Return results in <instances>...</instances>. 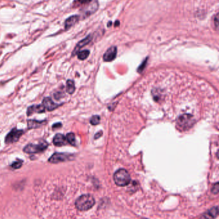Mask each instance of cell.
Returning <instances> with one entry per match:
<instances>
[{
  "mask_svg": "<svg viewBox=\"0 0 219 219\" xmlns=\"http://www.w3.org/2000/svg\"><path fill=\"white\" fill-rule=\"evenodd\" d=\"M95 199L89 194L82 195L75 201V206L80 211H87L95 205Z\"/></svg>",
  "mask_w": 219,
  "mask_h": 219,
  "instance_id": "1",
  "label": "cell"
},
{
  "mask_svg": "<svg viewBox=\"0 0 219 219\" xmlns=\"http://www.w3.org/2000/svg\"><path fill=\"white\" fill-rule=\"evenodd\" d=\"M114 181L119 186H125L131 182V176L125 169H119L114 175Z\"/></svg>",
  "mask_w": 219,
  "mask_h": 219,
  "instance_id": "2",
  "label": "cell"
},
{
  "mask_svg": "<svg viewBox=\"0 0 219 219\" xmlns=\"http://www.w3.org/2000/svg\"><path fill=\"white\" fill-rule=\"evenodd\" d=\"M194 120L192 115L189 114H184L180 116L177 119V125L183 130L188 129L194 125Z\"/></svg>",
  "mask_w": 219,
  "mask_h": 219,
  "instance_id": "3",
  "label": "cell"
},
{
  "mask_svg": "<svg viewBox=\"0 0 219 219\" xmlns=\"http://www.w3.org/2000/svg\"><path fill=\"white\" fill-rule=\"evenodd\" d=\"M48 144L47 142L43 141L41 142L39 144H29L25 146L23 151L28 154H35L42 152L48 148Z\"/></svg>",
  "mask_w": 219,
  "mask_h": 219,
  "instance_id": "4",
  "label": "cell"
},
{
  "mask_svg": "<svg viewBox=\"0 0 219 219\" xmlns=\"http://www.w3.org/2000/svg\"><path fill=\"white\" fill-rule=\"evenodd\" d=\"M73 159V155L66 153H54L49 158L48 161L51 163H59L60 162L70 161Z\"/></svg>",
  "mask_w": 219,
  "mask_h": 219,
  "instance_id": "5",
  "label": "cell"
},
{
  "mask_svg": "<svg viewBox=\"0 0 219 219\" xmlns=\"http://www.w3.org/2000/svg\"><path fill=\"white\" fill-rule=\"evenodd\" d=\"M23 131L17 129L16 128H14V129L11 131L10 133L7 135L5 138V141L6 143H12L14 142H16L19 140V139L23 134Z\"/></svg>",
  "mask_w": 219,
  "mask_h": 219,
  "instance_id": "6",
  "label": "cell"
},
{
  "mask_svg": "<svg viewBox=\"0 0 219 219\" xmlns=\"http://www.w3.org/2000/svg\"><path fill=\"white\" fill-rule=\"evenodd\" d=\"M99 3L97 1H91L87 4V5L82 10L83 16L88 17L90 15L95 13L99 9Z\"/></svg>",
  "mask_w": 219,
  "mask_h": 219,
  "instance_id": "7",
  "label": "cell"
},
{
  "mask_svg": "<svg viewBox=\"0 0 219 219\" xmlns=\"http://www.w3.org/2000/svg\"><path fill=\"white\" fill-rule=\"evenodd\" d=\"M117 55V48L116 46H111L109 48L104 54L103 59L105 62H111L114 60Z\"/></svg>",
  "mask_w": 219,
  "mask_h": 219,
  "instance_id": "8",
  "label": "cell"
},
{
  "mask_svg": "<svg viewBox=\"0 0 219 219\" xmlns=\"http://www.w3.org/2000/svg\"><path fill=\"white\" fill-rule=\"evenodd\" d=\"M93 39V37L91 35H89L87 36L86 38L83 39L82 40H81L80 41H79V42L78 43V44L76 45V46H75L74 50L73 51V55H75L77 54V53L80 51V49L82 48H83L84 46H85L86 45L88 44Z\"/></svg>",
  "mask_w": 219,
  "mask_h": 219,
  "instance_id": "9",
  "label": "cell"
},
{
  "mask_svg": "<svg viewBox=\"0 0 219 219\" xmlns=\"http://www.w3.org/2000/svg\"><path fill=\"white\" fill-rule=\"evenodd\" d=\"M43 105L45 109H47L48 111H51L55 110V109L57 108L60 105L55 104L52 99L50 97L44 98L43 101Z\"/></svg>",
  "mask_w": 219,
  "mask_h": 219,
  "instance_id": "10",
  "label": "cell"
},
{
  "mask_svg": "<svg viewBox=\"0 0 219 219\" xmlns=\"http://www.w3.org/2000/svg\"><path fill=\"white\" fill-rule=\"evenodd\" d=\"M53 143H54V145L57 146H61L66 145L67 144V140L66 136H65L62 134H57L53 139Z\"/></svg>",
  "mask_w": 219,
  "mask_h": 219,
  "instance_id": "11",
  "label": "cell"
},
{
  "mask_svg": "<svg viewBox=\"0 0 219 219\" xmlns=\"http://www.w3.org/2000/svg\"><path fill=\"white\" fill-rule=\"evenodd\" d=\"M80 17L77 15H74V16H71L66 19L65 22V27L66 30H68L70 28L72 27L75 24L77 23Z\"/></svg>",
  "mask_w": 219,
  "mask_h": 219,
  "instance_id": "12",
  "label": "cell"
},
{
  "mask_svg": "<svg viewBox=\"0 0 219 219\" xmlns=\"http://www.w3.org/2000/svg\"><path fill=\"white\" fill-rule=\"evenodd\" d=\"M45 111V108L44 105L41 104V105H32L28 108L27 110V115L30 116L34 112L37 113H42Z\"/></svg>",
  "mask_w": 219,
  "mask_h": 219,
  "instance_id": "13",
  "label": "cell"
},
{
  "mask_svg": "<svg viewBox=\"0 0 219 219\" xmlns=\"http://www.w3.org/2000/svg\"><path fill=\"white\" fill-rule=\"evenodd\" d=\"M44 123H45V121H36L33 120H28V129H35V128L40 127Z\"/></svg>",
  "mask_w": 219,
  "mask_h": 219,
  "instance_id": "14",
  "label": "cell"
},
{
  "mask_svg": "<svg viewBox=\"0 0 219 219\" xmlns=\"http://www.w3.org/2000/svg\"><path fill=\"white\" fill-rule=\"evenodd\" d=\"M218 213V207L216 206L210 210L204 217L206 218H215L217 216Z\"/></svg>",
  "mask_w": 219,
  "mask_h": 219,
  "instance_id": "15",
  "label": "cell"
},
{
  "mask_svg": "<svg viewBox=\"0 0 219 219\" xmlns=\"http://www.w3.org/2000/svg\"><path fill=\"white\" fill-rule=\"evenodd\" d=\"M75 90V82L72 80H68L66 82V91L69 94H73Z\"/></svg>",
  "mask_w": 219,
  "mask_h": 219,
  "instance_id": "16",
  "label": "cell"
},
{
  "mask_svg": "<svg viewBox=\"0 0 219 219\" xmlns=\"http://www.w3.org/2000/svg\"><path fill=\"white\" fill-rule=\"evenodd\" d=\"M90 52L88 50H82L80 51H78L77 53V56H78V59L79 60H84L86 59L88 57V56L89 55Z\"/></svg>",
  "mask_w": 219,
  "mask_h": 219,
  "instance_id": "17",
  "label": "cell"
},
{
  "mask_svg": "<svg viewBox=\"0 0 219 219\" xmlns=\"http://www.w3.org/2000/svg\"><path fill=\"white\" fill-rule=\"evenodd\" d=\"M66 138L67 143H69L71 145H75V143H76V139H75V136L73 133H68L66 136Z\"/></svg>",
  "mask_w": 219,
  "mask_h": 219,
  "instance_id": "18",
  "label": "cell"
},
{
  "mask_svg": "<svg viewBox=\"0 0 219 219\" xmlns=\"http://www.w3.org/2000/svg\"><path fill=\"white\" fill-rule=\"evenodd\" d=\"M100 116L96 115L92 116V118L90 120V123L93 125H98L100 123Z\"/></svg>",
  "mask_w": 219,
  "mask_h": 219,
  "instance_id": "19",
  "label": "cell"
},
{
  "mask_svg": "<svg viewBox=\"0 0 219 219\" xmlns=\"http://www.w3.org/2000/svg\"><path fill=\"white\" fill-rule=\"evenodd\" d=\"M22 165V160H17L16 161H14V163L11 165V167L14 169H18L21 167Z\"/></svg>",
  "mask_w": 219,
  "mask_h": 219,
  "instance_id": "20",
  "label": "cell"
},
{
  "mask_svg": "<svg viewBox=\"0 0 219 219\" xmlns=\"http://www.w3.org/2000/svg\"><path fill=\"white\" fill-rule=\"evenodd\" d=\"M148 59H149V58L146 57L144 60H143V62L141 64V65L139 66L138 69V71L139 73H141V72H142L143 70H144V69L145 68V67L146 66L147 62H148Z\"/></svg>",
  "mask_w": 219,
  "mask_h": 219,
  "instance_id": "21",
  "label": "cell"
},
{
  "mask_svg": "<svg viewBox=\"0 0 219 219\" xmlns=\"http://www.w3.org/2000/svg\"><path fill=\"white\" fill-rule=\"evenodd\" d=\"M218 183H215L214 184V186H213L212 189H211V191L212 193L214 194H217L218 193Z\"/></svg>",
  "mask_w": 219,
  "mask_h": 219,
  "instance_id": "22",
  "label": "cell"
},
{
  "mask_svg": "<svg viewBox=\"0 0 219 219\" xmlns=\"http://www.w3.org/2000/svg\"><path fill=\"white\" fill-rule=\"evenodd\" d=\"M77 1L80 4H88V3L91 1V0H77Z\"/></svg>",
  "mask_w": 219,
  "mask_h": 219,
  "instance_id": "23",
  "label": "cell"
},
{
  "mask_svg": "<svg viewBox=\"0 0 219 219\" xmlns=\"http://www.w3.org/2000/svg\"><path fill=\"white\" fill-rule=\"evenodd\" d=\"M215 27L217 28V26H218V20H217V17L216 16L215 17Z\"/></svg>",
  "mask_w": 219,
  "mask_h": 219,
  "instance_id": "24",
  "label": "cell"
},
{
  "mask_svg": "<svg viewBox=\"0 0 219 219\" xmlns=\"http://www.w3.org/2000/svg\"><path fill=\"white\" fill-rule=\"evenodd\" d=\"M101 135H102V133H99L98 134H96L95 135V139H97V138H100Z\"/></svg>",
  "mask_w": 219,
  "mask_h": 219,
  "instance_id": "25",
  "label": "cell"
},
{
  "mask_svg": "<svg viewBox=\"0 0 219 219\" xmlns=\"http://www.w3.org/2000/svg\"><path fill=\"white\" fill-rule=\"evenodd\" d=\"M59 125H61V123H55V124H54V125L52 126V127H53V128H57V127H58L57 126Z\"/></svg>",
  "mask_w": 219,
  "mask_h": 219,
  "instance_id": "26",
  "label": "cell"
},
{
  "mask_svg": "<svg viewBox=\"0 0 219 219\" xmlns=\"http://www.w3.org/2000/svg\"><path fill=\"white\" fill-rule=\"evenodd\" d=\"M119 25H120V22H119V21H116L115 22V26H119Z\"/></svg>",
  "mask_w": 219,
  "mask_h": 219,
  "instance_id": "27",
  "label": "cell"
},
{
  "mask_svg": "<svg viewBox=\"0 0 219 219\" xmlns=\"http://www.w3.org/2000/svg\"><path fill=\"white\" fill-rule=\"evenodd\" d=\"M111 25H112V22H109V23H108V27H110Z\"/></svg>",
  "mask_w": 219,
  "mask_h": 219,
  "instance_id": "28",
  "label": "cell"
}]
</instances>
